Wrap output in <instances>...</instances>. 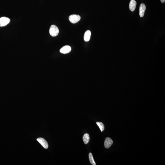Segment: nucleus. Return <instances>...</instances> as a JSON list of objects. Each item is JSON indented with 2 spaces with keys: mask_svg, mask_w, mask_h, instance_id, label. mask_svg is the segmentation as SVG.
<instances>
[{
  "mask_svg": "<svg viewBox=\"0 0 165 165\" xmlns=\"http://www.w3.org/2000/svg\"><path fill=\"white\" fill-rule=\"evenodd\" d=\"M137 3L135 0H131L129 3V9L132 12H133L136 9Z\"/></svg>",
  "mask_w": 165,
  "mask_h": 165,
  "instance_id": "8",
  "label": "nucleus"
},
{
  "mask_svg": "<svg viewBox=\"0 0 165 165\" xmlns=\"http://www.w3.org/2000/svg\"><path fill=\"white\" fill-rule=\"evenodd\" d=\"M59 30L57 26L52 25L51 26L49 30V33L52 36H56L58 34Z\"/></svg>",
  "mask_w": 165,
  "mask_h": 165,
  "instance_id": "1",
  "label": "nucleus"
},
{
  "mask_svg": "<svg viewBox=\"0 0 165 165\" xmlns=\"http://www.w3.org/2000/svg\"><path fill=\"white\" fill-rule=\"evenodd\" d=\"M89 160H90V163L92 165H96V164L92 154L91 152L89 153Z\"/></svg>",
  "mask_w": 165,
  "mask_h": 165,
  "instance_id": "11",
  "label": "nucleus"
},
{
  "mask_svg": "<svg viewBox=\"0 0 165 165\" xmlns=\"http://www.w3.org/2000/svg\"><path fill=\"white\" fill-rule=\"evenodd\" d=\"M146 10V6L144 4H141L140 5L139 9V15L141 17L144 16Z\"/></svg>",
  "mask_w": 165,
  "mask_h": 165,
  "instance_id": "7",
  "label": "nucleus"
},
{
  "mask_svg": "<svg viewBox=\"0 0 165 165\" xmlns=\"http://www.w3.org/2000/svg\"><path fill=\"white\" fill-rule=\"evenodd\" d=\"M71 47L67 45V46H64L60 50V53L64 54L70 53L71 52Z\"/></svg>",
  "mask_w": 165,
  "mask_h": 165,
  "instance_id": "6",
  "label": "nucleus"
},
{
  "mask_svg": "<svg viewBox=\"0 0 165 165\" xmlns=\"http://www.w3.org/2000/svg\"><path fill=\"white\" fill-rule=\"evenodd\" d=\"M81 17L79 15L73 14L69 17V20L71 23L75 24L78 22L80 20Z\"/></svg>",
  "mask_w": 165,
  "mask_h": 165,
  "instance_id": "2",
  "label": "nucleus"
},
{
  "mask_svg": "<svg viewBox=\"0 0 165 165\" xmlns=\"http://www.w3.org/2000/svg\"><path fill=\"white\" fill-rule=\"evenodd\" d=\"M91 33L90 30H87L85 32L84 36V39L86 42H88L90 40Z\"/></svg>",
  "mask_w": 165,
  "mask_h": 165,
  "instance_id": "9",
  "label": "nucleus"
},
{
  "mask_svg": "<svg viewBox=\"0 0 165 165\" xmlns=\"http://www.w3.org/2000/svg\"><path fill=\"white\" fill-rule=\"evenodd\" d=\"M37 140L41 144V145L45 149H47L48 148V144L47 142L44 139L42 138H38L37 139Z\"/></svg>",
  "mask_w": 165,
  "mask_h": 165,
  "instance_id": "4",
  "label": "nucleus"
},
{
  "mask_svg": "<svg viewBox=\"0 0 165 165\" xmlns=\"http://www.w3.org/2000/svg\"><path fill=\"white\" fill-rule=\"evenodd\" d=\"M160 0L162 3H164L165 2V0Z\"/></svg>",
  "mask_w": 165,
  "mask_h": 165,
  "instance_id": "13",
  "label": "nucleus"
},
{
  "mask_svg": "<svg viewBox=\"0 0 165 165\" xmlns=\"http://www.w3.org/2000/svg\"><path fill=\"white\" fill-rule=\"evenodd\" d=\"M96 124H97L98 126H99L100 130H101V132H102L104 131V124L101 122H96Z\"/></svg>",
  "mask_w": 165,
  "mask_h": 165,
  "instance_id": "12",
  "label": "nucleus"
},
{
  "mask_svg": "<svg viewBox=\"0 0 165 165\" xmlns=\"http://www.w3.org/2000/svg\"><path fill=\"white\" fill-rule=\"evenodd\" d=\"M10 20L9 18L6 17L0 18V27L4 26L9 24Z\"/></svg>",
  "mask_w": 165,
  "mask_h": 165,
  "instance_id": "3",
  "label": "nucleus"
},
{
  "mask_svg": "<svg viewBox=\"0 0 165 165\" xmlns=\"http://www.w3.org/2000/svg\"><path fill=\"white\" fill-rule=\"evenodd\" d=\"M83 140L85 144H87L90 140V137L89 134L86 133L84 135L83 137Z\"/></svg>",
  "mask_w": 165,
  "mask_h": 165,
  "instance_id": "10",
  "label": "nucleus"
},
{
  "mask_svg": "<svg viewBox=\"0 0 165 165\" xmlns=\"http://www.w3.org/2000/svg\"><path fill=\"white\" fill-rule=\"evenodd\" d=\"M113 143V142L109 137H107L106 138L104 142V146L107 148H109L111 146Z\"/></svg>",
  "mask_w": 165,
  "mask_h": 165,
  "instance_id": "5",
  "label": "nucleus"
}]
</instances>
